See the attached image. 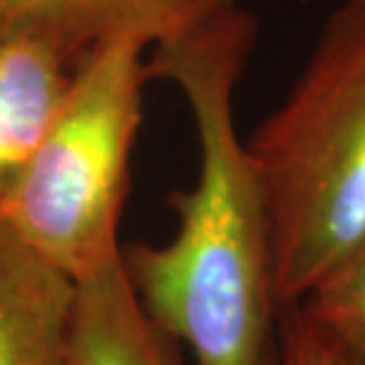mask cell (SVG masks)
Listing matches in <instances>:
<instances>
[{
  "label": "cell",
  "mask_w": 365,
  "mask_h": 365,
  "mask_svg": "<svg viewBox=\"0 0 365 365\" xmlns=\"http://www.w3.org/2000/svg\"><path fill=\"white\" fill-rule=\"evenodd\" d=\"M257 21L232 5L150 50L148 76L187 102L200 145L192 190L171 195L178 230L164 245L121 247L135 299L195 365H271L280 302L264 197L237 130L235 91Z\"/></svg>",
  "instance_id": "obj_1"
},
{
  "label": "cell",
  "mask_w": 365,
  "mask_h": 365,
  "mask_svg": "<svg viewBox=\"0 0 365 365\" xmlns=\"http://www.w3.org/2000/svg\"><path fill=\"white\" fill-rule=\"evenodd\" d=\"M280 311L365 232V7L346 0L280 107L247 140Z\"/></svg>",
  "instance_id": "obj_2"
},
{
  "label": "cell",
  "mask_w": 365,
  "mask_h": 365,
  "mask_svg": "<svg viewBox=\"0 0 365 365\" xmlns=\"http://www.w3.org/2000/svg\"><path fill=\"white\" fill-rule=\"evenodd\" d=\"M148 53L133 38L91 50L48 133L0 197V221L74 282L121 257L119 218L150 81Z\"/></svg>",
  "instance_id": "obj_3"
},
{
  "label": "cell",
  "mask_w": 365,
  "mask_h": 365,
  "mask_svg": "<svg viewBox=\"0 0 365 365\" xmlns=\"http://www.w3.org/2000/svg\"><path fill=\"white\" fill-rule=\"evenodd\" d=\"M235 0H0V34H24L78 64L102 43H169Z\"/></svg>",
  "instance_id": "obj_4"
},
{
  "label": "cell",
  "mask_w": 365,
  "mask_h": 365,
  "mask_svg": "<svg viewBox=\"0 0 365 365\" xmlns=\"http://www.w3.org/2000/svg\"><path fill=\"white\" fill-rule=\"evenodd\" d=\"M76 282L0 221V365L67 363Z\"/></svg>",
  "instance_id": "obj_5"
},
{
  "label": "cell",
  "mask_w": 365,
  "mask_h": 365,
  "mask_svg": "<svg viewBox=\"0 0 365 365\" xmlns=\"http://www.w3.org/2000/svg\"><path fill=\"white\" fill-rule=\"evenodd\" d=\"M64 365H187L180 346L145 316L121 257L76 282Z\"/></svg>",
  "instance_id": "obj_6"
},
{
  "label": "cell",
  "mask_w": 365,
  "mask_h": 365,
  "mask_svg": "<svg viewBox=\"0 0 365 365\" xmlns=\"http://www.w3.org/2000/svg\"><path fill=\"white\" fill-rule=\"evenodd\" d=\"M74 67L46 41L0 34V197L55 121Z\"/></svg>",
  "instance_id": "obj_7"
},
{
  "label": "cell",
  "mask_w": 365,
  "mask_h": 365,
  "mask_svg": "<svg viewBox=\"0 0 365 365\" xmlns=\"http://www.w3.org/2000/svg\"><path fill=\"white\" fill-rule=\"evenodd\" d=\"M297 304L365 359V232Z\"/></svg>",
  "instance_id": "obj_8"
},
{
  "label": "cell",
  "mask_w": 365,
  "mask_h": 365,
  "mask_svg": "<svg viewBox=\"0 0 365 365\" xmlns=\"http://www.w3.org/2000/svg\"><path fill=\"white\" fill-rule=\"evenodd\" d=\"M275 365H365V359L351 351L323 325H318L299 304L284 306L277 316Z\"/></svg>",
  "instance_id": "obj_9"
},
{
  "label": "cell",
  "mask_w": 365,
  "mask_h": 365,
  "mask_svg": "<svg viewBox=\"0 0 365 365\" xmlns=\"http://www.w3.org/2000/svg\"><path fill=\"white\" fill-rule=\"evenodd\" d=\"M361 3H363V7H365V0H361Z\"/></svg>",
  "instance_id": "obj_10"
},
{
  "label": "cell",
  "mask_w": 365,
  "mask_h": 365,
  "mask_svg": "<svg viewBox=\"0 0 365 365\" xmlns=\"http://www.w3.org/2000/svg\"><path fill=\"white\" fill-rule=\"evenodd\" d=\"M273 354H275V351H273ZM271 365H275V363H273V361H271Z\"/></svg>",
  "instance_id": "obj_11"
}]
</instances>
